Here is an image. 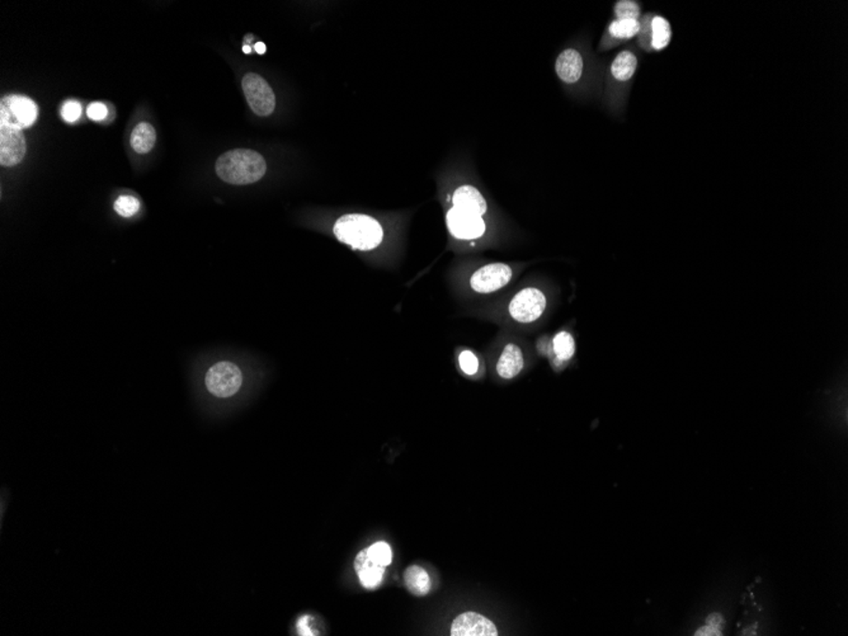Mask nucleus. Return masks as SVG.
<instances>
[{
  "instance_id": "nucleus-1",
  "label": "nucleus",
  "mask_w": 848,
  "mask_h": 636,
  "mask_svg": "<svg viewBox=\"0 0 848 636\" xmlns=\"http://www.w3.org/2000/svg\"><path fill=\"white\" fill-rule=\"evenodd\" d=\"M215 166L218 177L234 186L258 182L267 171L265 158L250 149L230 150L218 157Z\"/></svg>"
},
{
  "instance_id": "nucleus-2",
  "label": "nucleus",
  "mask_w": 848,
  "mask_h": 636,
  "mask_svg": "<svg viewBox=\"0 0 848 636\" xmlns=\"http://www.w3.org/2000/svg\"><path fill=\"white\" fill-rule=\"evenodd\" d=\"M334 234L338 240L354 249L371 250L383 240V228L378 221L366 215L352 213L336 220Z\"/></svg>"
},
{
  "instance_id": "nucleus-3",
  "label": "nucleus",
  "mask_w": 848,
  "mask_h": 636,
  "mask_svg": "<svg viewBox=\"0 0 848 636\" xmlns=\"http://www.w3.org/2000/svg\"><path fill=\"white\" fill-rule=\"evenodd\" d=\"M35 102L24 95H8L0 103V126L23 130L35 124L37 118Z\"/></svg>"
},
{
  "instance_id": "nucleus-4",
  "label": "nucleus",
  "mask_w": 848,
  "mask_h": 636,
  "mask_svg": "<svg viewBox=\"0 0 848 636\" xmlns=\"http://www.w3.org/2000/svg\"><path fill=\"white\" fill-rule=\"evenodd\" d=\"M243 383L240 369L229 361L212 366L206 373V388L218 398H230L238 393Z\"/></svg>"
},
{
  "instance_id": "nucleus-5",
  "label": "nucleus",
  "mask_w": 848,
  "mask_h": 636,
  "mask_svg": "<svg viewBox=\"0 0 848 636\" xmlns=\"http://www.w3.org/2000/svg\"><path fill=\"white\" fill-rule=\"evenodd\" d=\"M242 87L252 111L262 117L271 116L276 107V95L271 85L258 74L249 73L243 78Z\"/></svg>"
},
{
  "instance_id": "nucleus-6",
  "label": "nucleus",
  "mask_w": 848,
  "mask_h": 636,
  "mask_svg": "<svg viewBox=\"0 0 848 636\" xmlns=\"http://www.w3.org/2000/svg\"><path fill=\"white\" fill-rule=\"evenodd\" d=\"M509 314L516 322L532 323L546 309V297L540 290L529 287L519 291L509 304Z\"/></svg>"
},
{
  "instance_id": "nucleus-7",
  "label": "nucleus",
  "mask_w": 848,
  "mask_h": 636,
  "mask_svg": "<svg viewBox=\"0 0 848 636\" xmlns=\"http://www.w3.org/2000/svg\"><path fill=\"white\" fill-rule=\"evenodd\" d=\"M512 278V270L504 263H492L479 268L472 275V287L480 294H490L504 287Z\"/></svg>"
},
{
  "instance_id": "nucleus-8",
  "label": "nucleus",
  "mask_w": 848,
  "mask_h": 636,
  "mask_svg": "<svg viewBox=\"0 0 848 636\" xmlns=\"http://www.w3.org/2000/svg\"><path fill=\"white\" fill-rule=\"evenodd\" d=\"M450 233L457 239H477L485 233V223L482 216L451 208L447 213Z\"/></svg>"
},
{
  "instance_id": "nucleus-9",
  "label": "nucleus",
  "mask_w": 848,
  "mask_h": 636,
  "mask_svg": "<svg viewBox=\"0 0 848 636\" xmlns=\"http://www.w3.org/2000/svg\"><path fill=\"white\" fill-rule=\"evenodd\" d=\"M26 140L22 130L0 126V164L13 166L23 160Z\"/></svg>"
},
{
  "instance_id": "nucleus-10",
  "label": "nucleus",
  "mask_w": 848,
  "mask_h": 636,
  "mask_svg": "<svg viewBox=\"0 0 848 636\" xmlns=\"http://www.w3.org/2000/svg\"><path fill=\"white\" fill-rule=\"evenodd\" d=\"M452 636H497L498 630L490 620L477 613H465L455 619Z\"/></svg>"
},
{
  "instance_id": "nucleus-11",
  "label": "nucleus",
  "mask_w": 848,
  "mask_h": 636,
  "mask_svg": "<svg viewBox=\"0 0 848 636\" xmlns=\"http://www.w3.org/2000/svg\"><path fill=\"white\" fill-rule=\"evenodd\" d=\"M583 66L582 55L574 48H566L558 56L555 70L563 82L574 84L582 77Z\"/></svg>"
},
{
  "instance_id": "nucleus-12",
  "label": "nucleus",
  "mask_w": 848,
  "mask_h": 636,
  "mask_svg": "<svg viewBox=\"0 0 848 636\" xmlns=\"http://www.w3.org/2000/svg\"><path fill=\"white\" fill-rule=\"evenodd\" d=\"M354 569L359 574L361 584L367 589L377 588L383 582L385 566L375 563L369 556L367 548L359 551L354 560Z\"/></svg>"
},
{
  "instance_id": "nucleus-13",
  "label": "nucleus",
  "mask_w": 848,
  "mask_h": 636,
  "mask_svg": "<svg viewBox=\"0 0 848 636\" xmlns=\"http://www.w3.org/2000/svg\"><path fill=\"white\" fill-rule=\"evenodd\" d=\"M454 206L461 211L469 212L477 216H483L487 212V202L484 200L483 196L472 186H462L456 189Z\"/></svg>"
},
{
  "instance_id": "nucleus-14",
  "label": "nucleus",
  "mask_w": 848,
  "mask_h": 636,
  "mask_svg": "<svg viewBox=\"0 0 848 636\" xmlns=\"http://www.w3.org/2000/svg\"><path fill=\"white\" fill-rule=\"evenodd\" d=\"M524 367V356L516 344H508L502 352L501 359L497 365V371L503 378H513L517 376Z\"/></svg>"
},
{
  "instance_id": "nucleus-15",
  "label": "nucleus",
  "mask_w": 848,
  "mask_h": 636,
  "mask_svg": "<svg viewBox=\"0 0 848 636\" xmlns=\"http://www.w3.org/2000/svg\"><path fill=\"white\" fill-rule=\"evenodd\" d=\"M404 583L414 595H425L430 589V581L427 571L418 566H410L404 571Z\"/></svg>"
},
{
  "instance_id": "nucleus-16",
  "label": "nucleus",
  "mask_w": 848,
  "mask_h": 636,
  "mask_svg": "<svg viewBox=\"0 0 848 636\" xmlns=\"http://www.w3.org/2000/svg\"><path fill=\"white\" fill-rule=\"evenodd\" d=\"M157 142V132L153 126L147 122L137 124L131 134V147L136 153L147 154L153 149Z\"/></svg>"
},
{
  "instance_id": "nucleus-17",
  "label": "nucleus",
  "mask_w": 848,
  "mask_h": 636,
  "mask_svg": "<svg viewBox=\"0 0 848 636\" xmlns=\"http://www.w3.org/2000/svg\"><path fill=\"white\" fill-rule=\"evenodd\" d=\"M636 68H637V59H636L635 55L631 51H622L613 60L611 73H613V78L618 79L619 82H627L635 74Z\"/></svg>"
},
{
  "instance_id": "nucleus-18",
  "label": "nucleus",
  "mask_w": 848,
  "mask_h": 636,
  "mask_svg": "<svg viewBox=\"0 0 848 636\" xmlns=\"http://www.w3.org/2000/svg\"><path fill=\"white\" fill-rule=\"evenodd\" d=\"M672 38L671 24L666 18L655 16L652 19V46L657 51H662L669 45Z\"/></svg>"
},
{
  "instance_id": "nucleus-19",
  "label": "nucleus",
  "mask_w": 848,
  "mask_h": 636,
  "mask_svg": "<svg viewBox=\"0 0 848 636\" xmlns=\"http://www.w3.org/2000/svg\"><path fill=\"white\" fill-rule=\"evenodd\" d=\"M608 31L611 36L616 38L627 40L639 33L640 23L637 19H615L613 23L610 24Z\"/></svg>"
},
{
  "instance_id": "nucleus-20",
  "label": "nucleus",
  "mask_w": 848,
  "mask_h": 636,
  "mask_svg": "<svg viewBox=\"0 0 848 636\" xmlns=\"http://www.w3.org/2000/svg\"><path fill=\"white\" fill-rule=\"evenodd\" d=\"M554 352L560 359L566 361L576 352V343L573 336L566 332H560L554 338Z\"/></svg>"
},
{
  "instance_id": "nucleus-21",
  "label": "nucleus",
  "mask_w": 848,
  "mask_h": 636,
  "mask_svg": "<svg viewBox=\"0 0 848 636\" xmlns=\"http://www.w3.org/2000/svg\"><path fill=\"white\" fill-rule=\"evenodd\" d=\"M369 556L371 558L375 563L380 564V566H390L391 559H393V553H391V548L386 542H376L372 546L367 548Z\"/></svg>"
},
{
  "instance_id": "nucleus-22",
  "label": "nucleus",
  "mask_w": 848,
  "mask_h": 636,
  "mask_svg": "<svg viewBox=\"0 0 848 636\" xmlns=\"http://www.w3.org/2000/svg\"><path fill=\"white\" fill-rule=\"evenodd\" d=\"M115 210L122 218H131L140 210V202L132 196H121L115 202Z\"/></svg>"
},
{
  "instance_id": "nucleus-23",
  "label": "nucleus",
  "mask_w": 848,
  "mask_h": 636,
  "mask_svg": "<svg viewBox=\"0 0 848 636\" xmlns=\"http://www.w3.org/2000/svg\"><path fill=\"white\" fill-rule=\"evenodd\" d=\"M616 19H637L640 16V6L636 1L621 0L615 6Z\"/></svg>"
},
{
  "instance_id": "nucleus-24",
  "label": "nucleus",
  "mask_w": 848,
  "mask_h": 636,
  "mask_svg": "<svg viewBox=\"0 0 848 636\" xmlns=\"http://www.w3.org/2000/svg\"><path fill=\"white\" fill-rule=\"evenodd\" d=\"M459 361L461 370L465 372L466 375L477 373L479 364H477V359L475 357V354H472V352H470V351L461 352Z\"/></svg>"
},
{
  "instance_id": "nucleus-25",
  "label": "nucleus",
  "mask_w": 848,
  "mask_h": 636,
  "mask_svg": "<svg viewBox=\"0 0 848 636\" xmlns=\"http://www.w3.org/2000/svg\"><path fill=\"white\" fill-rule=\"evenodd\" d=\"M61 115H63V118L65 121H68V122H75L78 118L80 117V115H82V107H80V105L78 102L69 100V102H66L65 105L63 106Z\"/></svg>"
},
{
  "instance_id": "nucleus-26",
  "label": "nucleus",
  "mask_w": 848,
  "mask_h": 636,
  "mask_svg": "<svg viewBox=\"0 0 848 636\" xmlns=\"http://www.w3.org/2000/svg\"><path fill=\"white\" fill-rule=\"evenodd\" d=\"M107 107L103 103H92L88 107V116L90 120L93 121H100L105 120L107 116Z\"/></svg>"
},
{
  "instance_id": "nucleus-27",
  "label": "nucleus",
  "mask_w": 848,
  "mask_h": 636,
  "mask_svg": "<svg viewBox=\"0 0 848 636\" xmlns=\"http://www.w3.org/2000/svg\"><path fill=\"white\" fill-rule=\"evenodd\" d=\"M720 632H721V630H719V629H715V627H711V626H709V625H706V626H704V627H701V629H700V630L696 631L695 635H697V636L721 635V634H720Z\"/></svg>"
},
{
  "instance_id": "nucleus-28",
  "label": "nucleus",
  "mask_w": 848,
  "mask_h": 636,
  "mask_svg": "<svg viewBox=\"0 0 848 636\" xmlns=\"http://www.w3.org/2000/svg\"><path fill=\"white\" fill-rule=\"evenodd\" d=\"M706 624L709 625V626H711V627H715V629H719V630H720L721 624H723V619H721V616L718 615V613H714V615H711V616H709V618H707Z\"/></svg>"
},
{
  "instance_id": "nucleus-29",
  "label": "nucleus",
  "mask_w": 848,
  "mask_h": 636,
  "mask_svg": "<svg viewBox=\"0 0 848 636\" xmlns=\"http://www.w3.org/2000/svg\"><path fill=\"white\" fill-rule=\"evenodd\" d=\"M254 50H255L257 53H260V55H263V53H265V43H263V42H257V43L254 45Z\"/></svg>"
},
{
  "instance_id": "nucleus-30",
  "label": "nucleus",
  "mask_w": 848,
  "mask_h": 636,
  "mask_svg": "<svg viewBox=\"0 0 848 636\" xmlns=\"http://www.w3.org/2000/svg\"><path fill=\"white\" fill-rule=\"evenodd\" d=\"M243 51H244L245 53H252V48H250L249 45H244V46H243Z\"/></svg>"
}]
</instances>
